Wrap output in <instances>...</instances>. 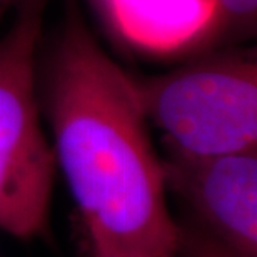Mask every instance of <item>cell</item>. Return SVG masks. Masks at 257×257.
I'll return each instance as SVG.
<instances>
[{"instance_id": "cell-10", "label": "cell", "mask_w": 257, "mask_h": 257, "mask_svg": "<svg viewBox=\"0 0 257 257\" xmlns=\"http://www.w3.org/2000/svg\"><path fill=\"white\" fill-rule=\"evenodd\" d=\"M94 257H147V255H134V254H120V252H112V254H94Z\"/></svg>"}, {"instance_id": "cell-4", "label": "cell", "mask_w": 257, "mask_h": 257, "mask_svg": "<svg viewBox=\"0 0 257 257\" xmlns=\"http://www.w3.org/2000/svg\"><path fill=\"white\" fill-rule=\"evenodd\" d=\"M40 24V2L30 0L0 39V162L52 179L54 151L40 127L35 99Z\"/></svg>"}, {"instance_id": "cell-2", "label": "cell", "mask_w": 257, "mask_h": 257, "mask_svg": "<svg viewBox=\"0 0 257 257\" xmlns=\"http://www.w3.org/2000/svg\"><path fill=\"white\" fill-rule=\"evenodd\" d=\"M147 122L171 154L207 157L257 151V65L222 55L136 80Z\"/></svg>"}, {"instance_id": "cell-9", "label": "cell", "mask_w": 257, "mask_h": 257, "mask_svg": "<svg viewBox=\"0 0 257 257\" xmlns=\"http://www.w3.org/2000/svg\"><path fill=\"white\" fill-rule=\"evenodd\" d=\"M89 4L104 17L105 22H109V10H110V0H89Z\"/></svg>"}, {"instance_id": "cell-5", "label": "cell", "mask_w": 257, "mask_h": 257, "mask_svg": "<svg viewBox=\"0 0 257 257\" xmlns=\"http://www.w3.org/2000/svg\"><path fill=\"white\" fill-rule=\"evenodd\" d=\"M210 0H110L109 25L151 47L179 44L207 29Z\"/></svg>"}, {"instance_id": "cell-6", "label": "cell", "mask_w": 257, "mask_h": 257, "mask_svg": "<svg viewBox=\"0 0 257 257\" xmlns=\"http://www.w3.org/2000/svg\"><path fill=\"white\" fill-rule=\"evenodd\" d=\"M52 179L0 162V230L29 239L47 225Z\"/></svg>"}, {"instance_id": "cell-8", "label": "cell", "mask_w": 257, "mask_h": 257, "mask_svg": "<svg viewBox=\"0 0 257 257\" xmlns=\"http://www.w3.org/2000/svg\"><path fill=\"white\" fill-rule=\"evenodd\" d=\"M186 257H247L230 245L210 235L205 230L182 229L179 235V249Z\"/></svg>"}, {"instance_id": "cell-11", "label": "cell", "mask_w": 257, "mask_h": 257, "mask_svg": "<svg viewBox=\"0 0 257 257\" xmlns=\"http://www.w3.org/2000/svg\"><path fill=\"white\" fill-rule=\"evenodd\" d=\"M14 0H0V17L4 15V12L7 10V7H10V4H12Z\"/></svg>"}, {"instance_id": "cell-3", "label": "cell", "mask_w": 257, "mask_h": 257, "mask_svg": "<svg viewBox=\"0 0 257 257\" xmlns=\"http://www.w3.org/2000/svg\"><path fill=\"white\" fill-rule=\"evenodd\" d=\"M166 186L186 200L205 232L257 257V151L207 157L171 154Z\"/></svg>"}, {"instance_id": "cell-7", "label": "cell", "mask_w": 257, "mask_h": 257, "mask_svg": "<svg viewBox=\"0 0 257 257\" xmlns=\"http://www.w3.org/2000/svg\"><path fill=\"white\" fill-rule=\"evenodd\" d=\"M212 14L209 25L219 30H249L254 25L257 0H210Z\"/></svg>"}, {"instance_id": "cell-1", "label": "cell", "mask_w": 257, "mask_h": 257, "mask_svg": "<svg viewBox=\"0 0 257 257\" xmlns=\"http://www.w3.org/2000/svg\"><path fill=\"white\" fill-rule=\"evenodd\" d=\"M47 92L54 159L92 254L176 257L181 227L167 207L166 174L136 80L77 17L55 47Z\"/></svg>"}]
</instances>
